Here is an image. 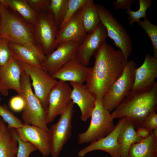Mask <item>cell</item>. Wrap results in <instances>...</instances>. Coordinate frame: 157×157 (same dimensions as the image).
<instances>
[{
    "label": "cell",
    "instance_id": "cell-1",
    "mask_svg": "<svg viewBox=\"0 0 157 157\" xmlns=\"http://www.w3.org/2000/svg\"><path fill=\"white\" fill-rule=\"evenodd\" d=\"M94 56V65L90 67L85 85L96 98L102 99L122 74L127 62L120 50H115L106 41Z\"/></svg>",
    "mask_w": 157,
    "mask_h": 157
},
{
    "label": "cell",
    "instance_id": "cell-2",
    "mask_svg": "<svg viewBox=\"0 0 157 157\" xmlns=\"http://www.w3.org/2000/svg\"><path fill=\"white\" fill-rule=\"evenodd\" d=\"M0 14V38L28 49L42 62L45 55L35 42L34 26L1 3Z\"/></svg>",
    "mask_w": 157,
    "mask_h": 157
},
{
    "label": "cell",
    "instance_id": "cell-3",
    "mask_svg": "<svg viewBox=\"0 0 157 157\" xmlns=\"http://www.w3.org/2000/svg\"><path fill=\"white\" fill-rule=\"evenodd\" d=\"M157 106V82L142 89L131 90L111 115L114 119L131 121L137 127L141 126L144 120Z\"/></svg>",
    "mask_w": 157,
    "mask_h": 157
},
{
    "label": "cell",
    "instance_id": "cell-4",
    "mask_svg": "<svg viewBox=\"0 0 157 157\" xmlns=\"http://www.w3.org/2000/svg\"><path fill=\"white\" fill-rule=\"evenodd\" d=\"M90 117L88 129L78 135L77 140L80 144L90 143L105 137L115 128L113 119L110 112L104 106L102 99L96 98L95 106Z\"/></svg>",
    "mask_w": 157,
    "mask_h": 157
},
{
    "label": "cell",
    "instance_id": "cell-5",
    "mask_svg": "<svg viewBox=\"0 0 157 157\" xmlns=\"http://www.w3.org/2000/svg\"><path fill=\"white\" fill-rule=\"evenodd\" d=\"M21 81V95L25 103L21 116L24 125L35 126L48 132L49 128L46 120V111L32 90L29 76L23 70Z\"/></svg>",
    "mask_w": 157,
    "mask_h": 157
},
{
    "label": "cell",
    "instance_id": "cell-6",
    "mask_svg": "<svg viewBox=\"0 0 157 157\" xmlns=\"http://www.w3.org/2000/svg\"><path fill=\"white\" fill-rule=\"evenodd\" d=\"M100 22L105 27L108 36L119 48L126 62L131 54L133 45L130 36L110 10L102 6L96 4Z\"/></svg>",
    "mask_w": 157,
    "mask_h": 157
},
{
    "label": "cell",
    "instance_id": "cell-7",
    "mask_svg": "<svg viewBox=\"0 0 157 157\" xmlns=\"http://www.w3.org/2000/svg\"><path fill=\"white\" fill-rule=\"evenodd\" d=\"M136 68L135 62L128 61L122 74L103 97V105L110 112L117 107L131 90Z\"/></svg>",
    "mask_w": 157,
    "mask_h": 157
},
{
    "label": "cell",
    "instance_id": "cell-8",
    "mask_svg": "<svg viewBox=\"0 0 157 157\" xmlns=\"http://www.w3.org/2000/svg\"><path fill=\"white\" fill-rule=\"evenodd\" d=\"M74 104L71 101L57 122L49 128L48 133L52 157L59 156L71 136Z\"/></svg>",
    "mask_w": 157,
    "mask_h": 157
},
{
    "label": "cell",
    "instance_id": "cell-9",
    "mask_svg": "<svg viewBox=\"0 0 157 157\" xmlns=\"http://www.w3.org/2000/svg\"><path fill=\"white\" fill-rule=\"evenodd\" d=\"M58 30L50 10L48 9L39 13L34 26V36L36 44L45 56L51 53L57 46L56 40Z\"/></svg>",
    "mask_w": 157,
    "mask_h": 157
},
{
    "label": "cell",
    "instance_id": "cell-10",
    "mask_svg": "<svg viewBox=\"0 0 157 157\" xmlns=\"http://www.w3.org/2000/svg\"><path fill=\"white\" fill-rule=\"evenodd\" d=\"M18 62L22 70L29 76L32 80L31 84L34 90V94L46 111L49 93L57 81L43 68Z\"/></svg>",
    "mask_w": 157,
    "mask_h": 157
},
{
    "label": "cell",
    "instance_id": "cell-11",
    "mask_svg": "<svg viewBox=\"0 0 157 157\" xmlns=\"http://www.w3.org/2000/svg\"><path fill=\"white\" fill-rule=\"evenodd\" d=\"M72 89L66 82L59 80L51 89L49 95L48 105L46 112L47 124L60 115L72 101Z\"/></svg>",
    "mask_w": 157,
    "mask_h": 157
},
{
    "label": "cell",
    "instance_id": "cell-12",
    "mask_svg": "<svg viewBox=\"0 0 157 157\" xmlns=\"http://www.w3.org/2000/svg\"><path fill=\"white\" fill-rule=\"evenodd\" d=\"M81 43L70 41L58 45L42 61L44 69L51 76L71 60L76 59L78 47Z\"/></svg>",
    "mask_w": 157,
    "mask_h": 157
},
{
    "label": "cell",
    "instance_id": "cell-13",
    "mask_svg": "<svg viewBox=\"0 0 157 157\" xmlns=\"http://www.w3.org/2000/svg\"><path fill=\"white\" fill-rule=\"evenodd\" d=\"M22 69L18 61L11 54L7 63L0 67V93L4 96L8 94L10 90L22 94L21 76Z\"/></svg>",
    "mask_w": 157,
    "mask_h": 157
},
{
    "label": "cell",
    "instance_id": "cell-14",
    "mask_svg": "<svg viewBox=\"0 0 157 157\" xmlns=\"http://www.w3.org/2000/svg\"><path fill=\"white\" fill-rule=\"evenodd\" d=\"M107 37L106 29L101 22L93 30L87 34L85 38L79 46L76 59L82 64L88 65L92 57Z\"/></svg>",
    "mask_w": 157,
    "mask_h": 157
},
{
    "label": "cell",
    "instance_id": "cell-15",
    "mask_svg": "<svg viewBox=\"0 0 157 157\" xmlns=\"http://www.w3.org/2000/svg\"><path fill=\"white\" fill-rule=\"evenodd\" d=\"M126 119H119L113 131L106 136L90 144L78 152L79 157H84L92 151L100 150L108 153L112 157H121L122 149L118 141L120 129Z\"/></svg>",
    "mask_w": 157,
    "mask_h": 157
},
{
    "label": "cell",
    "instance_id": "cell-16",
    "mask_svg": "<svg viewBox=\"0 0 157 157\" xmlns=\"http://www.w3.org/2000/svg\"><path fill=\"white\" fill-rule=\"evenodd\" d=\"M20 138L23 141L34 145L44 157L51 154L48 132L37 126L24 125L16 129Z\"/></svg>",
    "mask_w": 157,
    "mask_h": 157
},
{
    "label": "cell",
    "instance_id": "cell-17",
    "mask_svg": "<svg viewBox=\"0 0 157 157\" xmlns=\"http://www.w3.org/2000/svg\"><path fill=\"white\" fill-rule=\"evenodd\" d=\"M87 34L78 10L63 27L58 29L56 40L57 46L70 41L81 43Z\"/></svg>",
    "mask_w": 157,
    "mask_h": 157
},
{
    "label": "cell",
    "instance_id": "cell-18",
    "mask_svg": "<svg viewBox=\"0 0 157 157\" xmlns=\"http://www.w3.org/2000/svg\"><path fill=\"white\" fill-rule=\"evenodd\" d=\"M157 78V58L147 54L144 61L136 68L131 90L146 88L153 83Z\"/></svg>",
    "mask_w": 157,
    "mask_h": 157
},
{
    "label": "cell",
    "instance_id": "cell-19",
    "mask_svg": "<svg viewBox=\"0 0 157 157\" xmlns=\"http://www.w3.org/2000/svg\"><path fill=\"white\" fill-rule=\"evenodd\" d=\"M70 83L72 87V101L79 107L81 120L86 121L91 117L94 109L96 98L85 85L74 82H70Z\"/></svg>",
    "mask_w": 157,
    "mask_h": 157
},
{
    "label": "cell",
    "instance_id": "cell-20",
    "mask_svg": "<svg viewBox=\"0 0 157 157\" xmlns=\"http://www.w3.org/2000/svg\"><path fill=\"white\" fill-rule=\"evenodd\" d=\"M90 67L76 59L67 62L51 76L59 80L83 85L87 81Z\"/></svg>",
    "mask_w": 157,
    "mask_h": 157
},
{
    "label": "cell",
    "instance_id": "cell-21",
    "mask_svg": "<svg viewBox=\"0 0 157 157\" xmlns=\"http://www.w3.org/2000/svg\"><path fill=\"white\" fill-rule=\"evenodd\" d=\"M128 157H157V128L147 138L133 144Z\"/></svg>",
    "mask_w": 157,
    "mask_h": 157
},
{
    "label": "cell",
    "instance_id": "cell-22",
    "mask_svg": "<svg viewBox=\"0 0 157 157\" xmlns=\"http://www.w3.org/2000/svg\"><path fill=\"white\" fill-rule=\"evenodd\" d=\"M135 127L134 124L131 121L126 119L120 129L118 141L122 149L121 157H128L131 145L143 139L138 135Z\"/></svg>",
    "mask_w": 157,
    "mask_h": 157
},
{
    "label": "cell",
    "instance_id": "cell-23",
    "mask_svg": "<svg viewBox=\"0 0 157 157\" xmlns=\"http://www.w3.org/2000/svg\"><path fill=\"white\" fill-rule=\"evenodd\" d=\"M0 157H17L18 142L4 122L0 119Z\"/></svg>",
    "mask_w": 157,
    "mask_h": 157
},
{
    "label": "cell",
    "instance_id": "cell-24",
    "mask_svg": "<svg viewBox=\"0 0 157 157\" xmlns=\"http://www.w3.org/2000/svg\"><path fill=\"white\" fill-rule=\"evenodd\" d=\"M78 11L87 33L94 29L100 23L96 5L93 0H86Z\"/></svg>",
    "mask_w": 157,
    "mask_h": 157
},
{
    "label": "cell",
    "instance_id": "cell-25",
    "mask_svg": "<svg viewBox=\"0 0 157 157\" xmlns=\"http://www.w3.org/2000/svg\"><path fill=\"white\" fill-rule=\"evenodd\" d=\"M0 3L17 13L28 22L35 24L39 13L33 10L26 0H0Z\"/></svg>",
    "mask_w": 157,
    "mask_h": 157
},
{
    "label": "cell",
    "instance_id": "cell-26",
    "mask_svg": "<svg viewBox=\"0 0 157 157\" xmlns=\"http://www.w3.org/2000/svg\"><path fill=\"white\" fill-rule=\"evenodd\" d=\"M9 46L11 55L17 61L35 67L43 68L41 61L28 49L10 42Z\"/></svg>",
    "mask_w": 157,
    "mask_h": 157
},
{
    "label": "cell",
    "instance_id": "cell-27",
    "mask_svg": "<svg viewBox=\"0 0 157 157\" xmlns=\"http://www.w3.org/2000/svg\"><path fill=\"white\" fill-rule=\"evenodd\" d=\"M68 2V0H51L48 9L52 13L58 28L64 20Z\"/></svg>",
    "mask_w": 157,
    "mask_h": 157
},
{
    "label": "cell",
    "instance_id": "cell-28",
    "mask_svg": "<svg viewBox=\"0 0 157 157\" xmlns=\"http://www.w3.org/2000/svg\"><path fill=\"white\" fill-rule=\"evenodd\" d=\"M139 8L136 11H133L129 9L126 10V13L129 15L128 23L132 26L135 22L140 20L141 18H144L146 16L147 9L150 7L152 4V0H139Z\"/></svg>",
    "mask_w": 157,
    "mask_h": 157
},
{
    "label": "cell",
    "instance_id": "cell-29",
    "mask_svg": "<svg viewBox=\"0 0 157 157\" xmlns=\"http://www.w3.org/2000/svg\"><path fill=\"white\" fill-rule=\"evenodd\" d=\"M144 21L136 22L145 31L150 39L152 45L154 56L157 58V26L151 23L147 17Z\"/></svg>",
    "mask_w": 157,
    "mask_h": 157
},
{
    "label": "cell",
    "instance_id": "cell-30",
    "mask_svg": "<svg viewBox=\"0 0 157 157\" xmlns=\"http://www.w3.org/2000/svg\"><path fill=\"white\" fill-rule=\"evenodd\" d=\"M0 116L7 123L8 128L17 129L24 125L23 121L9 110L6 104L0 105Z\"/></svg>",
    "mask_w": 157,
    "mask_h": 157
},
{
    "label": "cell",
    "instance_id": "cell-31",
    "mask_svg": "<svg viewBox=\"0 0 157 157\" xmlns=\"http://www.w3.org/2000/svg\"><path fill=\"white\" fill-rule=\"evenodd\" d=\"M9 129L12 135L18 142L17 157H29L31 153L38 150L37 147L31 143L22 140L18 136L16 129Z\"/></svg>",
    "mask_w": 157,
    "mask_h": 157
},
{
    "label": "cell",
    "instance_id": "cell-32",
    "mask_svg": "<svg viewBox=\"0 0 157 157\" xmlns=\"http://www.w3.org/2000/svg\"><path fill=\"white\" fill-rule=\"evenodd\" d=\"M86 0H68V2L64 20L58 27V29L63 27L83 6Z\"/></svg>",
    "mask_w": 157,
    "mask_h": 157
},
{
    "label": "cell",
    "instance_id": "cell-33",
    "mask_svg": "<svg viewBox=\"0 0 157 157\" xmlns=\"http://www.w3.org/2000/svg\"><path fill=\"white\" fill-rule=\"evenodd\" d=\"M10 56L9 42L6 39L0 38V67L7 63Z\"/></svg>",
    "mask_w": 157,
    "mask_h": 157
},
{
    "label": "cell",
    "instance_id": "cell-34",
    "mask_svg": "<svg viewBox=\"0 0 157 157\" xmlns=\"http://www.w3.org/2000/svg\"><path fill=\"white\" fill-rule=\"evenodd\" d=\"M141 126L149 130L151 133L157 128V114L156 110H152L146 117Z\"/></svg>",
    "mask_w": 157,
    "mask_h": 157
},
{
    "label": "cell",
    "instance_id": "cell-35",
    "mask_svg": "<svg viewBox=\"0 0 157 157\" xmlns=\"http://www.w3.org/2000/svg\"><path fill=\"white\" fill-rule=\"evenodd\" d=\"M9 105L10 108L16 112L23 111L25 107V103L23 97L18 94L13 97L10 99Z\"/></svg>",
    "mask_w": 157,
    "mask_h": 157
},
{
    "label": "cell",
    "instance_id": "cell-36",
    "mask_svg": "<svg viewBox=\"0 0 157 157\" xmlns=\"http://www.w3.org/2000/svg\"><path fill=\"white\" fill-rule=\"evenodd\" d=\"M35 11L40 12L48 9L51 0H26Z\"/></svg>",
    "mask_w": 157,
    "mask_h": 157
},
{
    "label": "cell",
    "instance_id": "cell-37",
    "mask_svg": "<svg viewBox=\"0 0 157 157\" xmlns=\"http://www.w3.org/2000/svg\"><path fill=\"white\" fill-rule=\"evenodd\" d=\"M135 0H117L113 2V9L127 10L130 9L131 6L134 3Z\"/></svg>",
    "mask_w": 157,
    "mask_h": 157
},
{
    "label": "cell",
    "instance_id": "cell-38",
    "mask_svg": "<svg viewBox=\"0 0 157 157\" xmlns=\"http://www.w3.org/2000/svg\"><path fill=\"white\" fill-rule=\"evenodd\" d=\"M136 131L138 135L143 139L147 138L151 133L149 130L142 126L138 127Z\"/></svg>",
    "mask_w": 157,
    "mask_h": 157
},
{
    "label": "cell",
    "instance_id": "cell-39",
    "mask_svg": "<svg viewBox=\"0 0 157 157\" xmlns=\"http://www.w3.org/2000/svg\"><path fill=\"white\" fill-rule=\"evenodd\" d=\"M0 119H1V117L0 116ZM1 134V132L0 130V136Z\"/></svg>",
    "mask_w": 157,
    "mask_h": 157
},
{
    "label": "cell",
    "instance_id": "cell-40",
    "mask_svg": "<svg viewBox=\"0 0 157 157\" xmlns=\"http://www.w3.org/2000/svg\"><path fill=\"white\" fill-rule=\"evenodd\" d=\"M1 100V94L0 93V101Z\"/></svg>",
    "mask_w": 157,
    "mask_h": 157
},
{
    "label": "cell",
    "instance_id": "cell-41",
    "mask_svg": "<svg viewBox=\"0 0 157 157\" xmlns=\"http://www.w3.org/2000/svg\"><path fill=\"white\" fill-rule=\"evenodd\" d=\"M0 21H1V16L0 14Z\"/></svg>",
    "mask_w": 157,
    "mask_h": 157
}]
</instances>
